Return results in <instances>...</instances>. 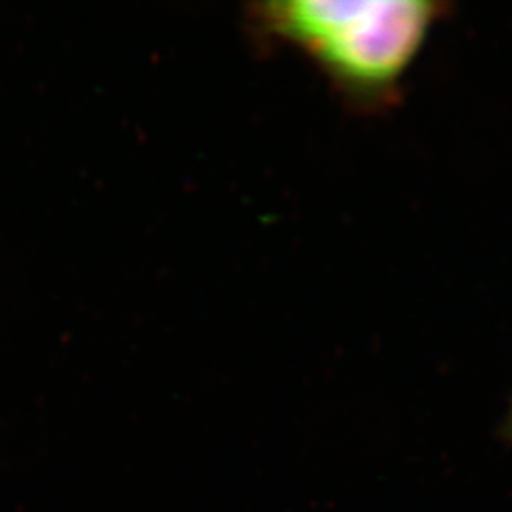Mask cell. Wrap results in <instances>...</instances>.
I'll use <instances>...</instances> for the list:
<instances>
[{
	"instance_id": "cell-1",
	"label": "cell",
	"mask_w": 512,
	"mask_h": 512,
	"mask_svg": "<svg viewBox=\"0 0 512 512\" xmlns=\"http://www.w3.org/2000/svg\"><path fill=\"white\" fill-rule=\"evenodd\" d=\"M441 5L420 0L259 4L254 25L302 50L325 75L360 100H380L398 80L440 19Z\"/></svg>"
},
{
	"instance_id": "cell-2",
	"label": "cell",
	"mask_w": 512,
	"mask_h": 512,
	"mask_svg": "<svg viewBox=\"0 0 512 512\" xmlns=\"http://www.w3.org/2000/svg\"><path fill=\"white\" fill-rule=\"evenodd\" d=\"M508 428H509V430H511V435H512V416H511V420H509Z\"/></svg>"
}]
</instances>
